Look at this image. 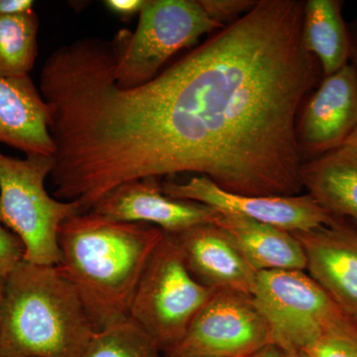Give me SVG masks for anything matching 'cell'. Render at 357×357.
Returning <instances> with one entry per match:
<instances>
[{"instance_id":"obj_1","label":"cell","mask_w":357,"mask_h":357,"mask_svg":"<svg viewBox=\"0 0 357 357\" xmlns=\"http://www.w3.org/2000/svg\"><path fill=\"white\" fill-rule=\"evenodd\" d=\"M304 6L258 0L136 88L117 86L109 65L93 70L77 114L103 184L196 173L234 194H301L298 119L321 74L303 42Z\"/></svg>"},{"instance_id":"obj_2","label":"cell","mask_w":357,"mask_h":357,"mask_svg":"<svg viewBox=\"0 0 357 357\" xmlns=\"http://www.w3.org/2000/svg\"><path fill=\"white\" fill-rule=\"evenodd\" d=\"M164 234L153 225L91 211L61 225L56 266L76 290L96 332L129 319L136 288Z\"/></svg>"},{"instance_id":"obj_3","label":"cell","mask_w":357,"mask_h":357,"mask_svg":"<svg viewBox=\"0 0 357 357\" xmlns=\"http://www.w3.org/2000/svg\"><path fill=\"white\" fill-rule=\"evenodd\" d=\"M95 333L76 290L56 265L22 259L6 277L2 357H82Z\"/></svg>"},{"instance_id":"obj_4","label":"cell","mask_w":357,"mask_h":357,"mask_svg":"<svg viewBox=\"0 0 357 357\" xmlns=\"http://www.w3.org/2000/svg\"><path fill=\"white\" fill-rule=\"evenodd\" d=\"M53 167L51 156L18 159L0 152V225L20 239L23 259L34 264L60 263L61 225L83 213L77 202L59 201L47 192L45 180Z\"/></svg>"},{"instance_id":"obj_5","label":"cell","mask_w":357,"mask_h":357,"mask_svg":"<svg viewBox=\"0 0 357 357\" xmlns=\"http://www.w3.org/2000/svg\"><path fill=\"white\" fill-rule=\"evenodd\" d=\"M220 28L199 0H146L136 31L121 30L112 43L115 83L121 89L146 84L177 52Z\"/></svg>"},{"instance_id":"obj_6","label":"cell","mask_w":357,"mask_h":357,"mask_svg":"<svg viewBox=\"0 0 357 357\" xmlns=\"http://www.w3.org/2000/svg\"><path fill=\"white\" fill-rule=\"evenodd\" d=\"M217 291L192 276L175 236L165 234L141 276L129 319L164 352L183 337Z\"/></svg>"},{"instance_id":"obj_7","label":"cell","mask_w":357,"mask_h":357,"mask_svg":"<svg viewBox=\"0 0 357 357\" xmlns=\"http://www.w3.org/2000/svg\"><path fill=\"white\" fill-rule=\"evenodd\" d=\"M274 344L267 319L251 296L213 294L183 337L162 352L165 357H244Z\"/></svg>"},{"instance_id":"obj_8","label":"cell","mask_w":357,"mask_h":357,"mask_svg":"<svg viewBox=\"0 0 357 357\" xmlns=\"http://www.w3.org/2000/svg\"><path fill=\"white\" fill-rule=\"evenodd\" d=\"M162 189L171 198L206 204L220 213L272 225L291 234L340 222L307 192L294 196H245L225 191L202 176L184 183L165 182Z\"/></svg>"},{"instance_id":"obj_9","label":"cell","mask_w":357,"mask_h":357,"mask_svg":"<svg viewBox=\"0 0 357 357\" xmlns=\"http://www.w3.org/2000/svg\"><path fill=\"white\" fill-rule=\"evenodd\" d=\"M357 128V74L351 64L324 77L307 96L297 123V140L304 160L338 149Z\"/></svg>"},{"instance_id":"obj_10","label":"cell","mask_w":357,"mask_h":357,"mask_svg":"<svg viewBox=\"0 0 357 357\" xmlns=\"http://www.w3.org/2000/svg\"><path fill=\"white\" fill-rule=\"evenodd\" d=\"M159 180L146 178L119 185L98 199L89 211L117 222L146 223L169 234L215 223L220 217L206 204L167 196Z\"/></svg>"},{"instance_id":"obj_11","label":"cell","mask_w":357,"mask_h":357,"mask_svg":"<svg viewBox=\"0 0 357 357\" xmlns=\"http://www.w3.org/2000/svg\"><path fill=\"white\" fill-rule=\"evenodd\" d=\"M185 265L199 282L215 290L252 297L258 272L234 239L217 223H206L173 234Z\"/></svg>"},{"instance_id":"obj_12","label":"cell","mask_w":357,"mask_h":357,"mask_svg":"<svg viewBox=\"0 0 357 357\" xmlns=\"http://www.w3.org/2000/svg\"><path fill=\"white\" fill-rule=\"evenodd\" d=\"M293 234L304 250L312 280L357 319V230L340 222Z\"/></svg>"},{"instance_id":"obj_13","label":"cell","mask_w":357,"mask_h":357,"mask_svg":"<svg viewBox=\"0 0 357 357\" xmlns=\"http://www.w3.org/2000/svg\"><path fill=\"white\" fill-rule=\"evenodd\" d=\"M252 298L272 331L342 310L310 275L300 270L258 272Z\"/></svg>"},{"instance_id":"obj_14","label":"cell","mask_w":357,"mask_h":357,"mask_svg":"<svg viewBox=\"0 0 357 357\" xmlns=\"http://www.w3.org/2000/svg\"><path fill=\"white\" fill-rule=\"evenodd\" d=\"M0 143L26 156L55 153L48 105L30 76L0 77Z\"/></svg>"},{"instance_id":"obj_15","label":"cell","mask_w":357,"mask_h":357,"mask_svg":"<svg viewBox=\"0 0 357 357\" xmlns=\"http://www.w3.org/2000/svg\"><path fill=\"white\" fill-rule=\"evenodd\" d=\"M215 223L234 239L256 271L306 270L304 250L291 232L227 213H220Z\"/></svg>"},{"instance_id":"obj_16","label":"cell","mask_w":357,"mask_h":357,"mask_svg":"<svg viewBox=\"0 0 357 357\" xmlns=\"http://www.w3.org/2000/svg\"><path fill=\"white\" fill-rule=\"evenodd\" d=\"M340 0H307L303 16L305 48L318 61L323 77L335 74L349 64V25L342 15Z\"/></svg>"},{"instance_id":"obj_17","label":"cell","mask_w":357,"mask_h":357,"mask_svg":"<svg viewBox=\"0 0 357 357\" xmlns=\"http://www.w3.org/2000/svg\"><path fill=\"white\" fill-rule=\"evenodd\" d=\"M301 182L307 194L335 218L357 222V167L328 153L304 162Z\"/></svg>"},{"instance_id":"obj_18","label":"cell","mask_w":357,"mask_h":357,"mask_svg":"<svg viewBox=\"0 0 357 357\" xmlns=\"http://www.w3.org/2000/svg\"><path fill=\"white\" fill-rule=\"evenodd\" d=\"M275 338V344L292 347L305 357H357V319L344 310L291 324Z\"/></svg>"},{"instance_id":"obj_19","label":"cell","mask_w":357,"mask_h":357,"mask_svg":"<svg viewBox=\"0 0 357 357\" xmlns=\"http://www.w3.org/2000/svg\"><path fill=\"white\" fill-rule=\"evenodd\" d=\"M38 30L34 10L0 16V77L29 76L38 55Z\"/></svg>"},{"instance_id":"obj_20","label":"cell","mask_w":357,"mask_h":357,"mask_svg":"<svg viewBox=\"0 0 357 357\" xmlns=\"http://www.w3.org/2000/svg\"><path fill=\"white\" fill-rule=\"evenodd\" d=\"M159 347L131 319L96 332L82 357H161Z\"/></svg>"},{"instance_id":"obj_21","label":"cell","mask_w":357,"mask_h":357,"mask_svg":"<svg viewBox=\"0 0 357 357\" xmlns=\"http://www.w3.org/2000/svg\"><path fill=\"white\" fill-rule=\"evenodd\" d=\"M258 0H199L204 13L215 23L227 27L248 13Z\"/></svg>"},{"instance_id":"obj_22","label":"cell","mask_w":357,"mask_h":357,"mask_svg":"<svg viewBox=\"0 0 357 357\" xmlns=\"http://www.w3.org/2000/svg\"><path fill=\"white\" fill-rule=\"evenodd\" d=\"M24 246L13 232L0 225V274L6 277L23 259Z\"/></svg>"},{"instance_id":"obj_23","label":"cell","mask_w":357,"mask_h":357,"mask_svg":"<svg viewBox=\"0 0 357 357\" xmlns=\"http://www.w3.org/2000/svg\"><path fill=\"white\" fill-rule=\"evenodd\" d=\"M105 6L122 18H130L139 14L146 4V0H107Z\"/></svg>"},{"instance_id":"obj_24","label":"cell","mask_w":357,"mask_h":357,"mask_svg":"<svg viewBox=\"0 0 357 357\" xmlns=\"http://www.w3.org/2000/svg\"><path fill=\"white\" fill-rule=\"evenodd\" d=\"M33 7L32 0H0V16L29 13Z\"/></svg>"},{"instance_id":"obj_25","label":"cell","mask_w":357,"mask_h":357,"mask_svg":"<svg viewBox=\"0 0 357 357\" xmlns=\"http://www.w3.org/2000/svg\"><path fill=\"white\" fill-rule=\"evenodd\" d=\"M357 167V128L338 149L331 152Z\"/></svg>"},{"instance_id":"obj_26","label":"cell","mask_w":357,"mask_h":357,"mask_svg":"<svg viewBox=\"0 0 357 357\" xmlns=\"http://www.w3.org/2000/svg\"><path fill=\"white\" fill-rule=\"evenodd\" d=\"M349 40H351V58L349 64L354 68L357 74V18L349 26Z\"/></svg>"},{"instance_id":"obj_27","label":"cell","mask_w":357,"mask_h":357,"mask_svg":"<svg viewBox=\"0 0 357 357\" xmlns=\"http://www.w3.org/2000/svg\"><path fill=\"white\" fill-rule=\"evenodd\" d=\"M244 357H285V354L278 344H270Z\"/></svg>"},{"instance_id":"obj_28","label":"cell","mask_w":357,"mask_h":357,"mask_svg":"<svg viewBox=\"0 0 357 357\" xmlns=\"http://www.w3.org/2000/svg\"><path fill=\"white\" fill-rule=\"evenodd\" d=\"M280 347V345H279ZM283 349L285 357H305L297 349H294L292 347H288V345H283L280 347Z\"/></svg>"},{"instance_id":"obj_29","label":"cell","mask_w":357,"mask_h":357,"mask_svg":"<svg viewBox=\"0 0 357 357\" xmlns=\"http://www.w3.org/2000/svg\"><path fill=\"white\" fill-rule=\"evenodd\" d=\"M4 286H6V277L0 274V310H1L2 299H3Z\"/></svg>"},{"instance_id":"obj_30","label":"cell","mask_w":357,"mask_h":357,"mask_svg":"<svg viewBox=\"0 0 357 357\" xmlns=\"http://www.w3.org/2000/svg\"><path fill=\"white\" fill-rule=\"evenodd\" d=\"M0 357H2V356H1V354H0Z\"/></svg>"}]
</instances>
